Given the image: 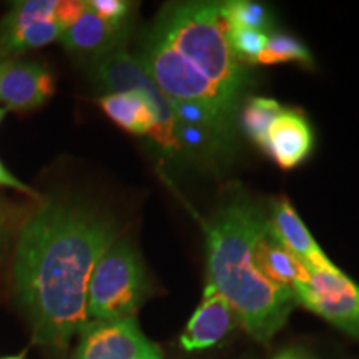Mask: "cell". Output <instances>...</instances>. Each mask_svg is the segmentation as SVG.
I'll use <instances>...</instances> for the list:
<instances>
[{
  "label": "cell",
  "instance_id": "cell-1",
  "mask_svg": "<svg viewBox=\"0 0 359 359\" xmlns=\"http://www.w3.org/2000/svg\"><path fill=\"white\" fill-rule=\"evenodd\" d=\"M115 241L111 219L65 200L43 201L24 223L13 259V291L35 344L64 351L83 330L90 276Z\"/></svg>",
  "mask_w": 359,
  "mask_h": 359
},
{
  "label": "cell",
  "instance_id": "cell-2",
  "mask_svg": "<svg viewBox=\"0 0 359 359\" xmlns=\"http://www.w3.org/2000/svg\"><path fill=\"white\" fill-rule=\"evenodd\" d=\"M205 228L206 288L230 303L255 339L268 343L298 304L293 288L268 280L255 264V246L269 231L268 217L246 198H235Z\"/></svg>",
  "mask_w": 359,
  "mask_h": 359
},
{
  "label": "cell",
  "instance_id": "cell-3",
  "mask_svg": "<svg viewBox=\"0 0 359 359\" xmlns=\"http://www.w3.org/2000/svg\"><path fill=\"white\" fill-rule=\"evenodd\" d=\"M154 27L236 110L248 75L228 42L219 4L168 6L161 11Z\"/></svg>",
  "mask_w": 359,
  "mask_h": 359
},
{
  "label": "cell",
  "instance_id": "cell-4",
  "mask_svg": "<svg viewBox=\"0 0 359 359\" xmlns=\"http://www.w3.org/2000/svg\"><path fill=\"white\" fill-rule=\"evenodd\" d=\"M147 271L128 241L116 240L93 268L87 293L88 321L132 318L148 294Z\"/></svg>",
  "mask_w": 359,
  "mask_h": 359
},
{
  "label": "cell",
  "instance_id": "cell-5",
  "mask_svg": "<svg viewBox=\"0 0 359 359\" xmlns=\"http://www.w3.org/2000/svg\"><path fill=\"white\" fill-rule=\"evenodd\" d=\"M137 60L170 102L196 105L226 127H233L235 110L190 62L175 50L173 45L155 27L145 34L142 55Z\"/></svg>",
  "mask_w": 359,
  "mask_h": 359
},
{
  "label": "cell",
  "instance_id": "cell-6",
  "mask_svg": "<svg viewBox=\"0 0 359 359\" xmlns=\"http://www.w3.org/2000/svg\"><path fill=\"white\" fill-rule=\"evenodd\" d=\"M298 304L359 339V286L341 271H309L293 286Z\"/></svg>",
  "mask_w": 359,
  "mask_h": 359
},
{
  "label": "cell",
  "instance_id": "cell-7",
  "mask_svg": "<svg viewBox=\"0 0 359 359\" xmlns=\"http://www.w3.org/2000/svg\"><path fill=\"white\" fill-rule=\"evenodd\" d=\"M72 359H163L161 349L138 326L137 318L88 321Z\"/></svg>",
  "mask_w": 359,
  "mask_h": 359
},
{
  "label": "cell",
  "instance_id": "cell-8",
  "mask_svg": "<svg viewBox=\"0 0 359 359\" xmlns=\"http://www.w3.org/2000/svg\"><path fill=\"white\" fill-rule=\"evenodd\" d=\"M55 92L50 70L37 62L0 60V103L8 110L39 109Z\"/></svg>",
  "mask_w": 359,
  "mask_h": 359
},
{
  "label": "cell",
  "instance_id": "cell-9",
  "mask_svg": "<svg viewBox=\"0 0 359 359\" xmlns=\"http://www.w3.org/2000/svg\"><path fill=\"white\" fill-rule=\"evenodd\" d=\"M269 219V233L283 248L288 250L299 259L308 271H333L336 266L323 253L320 245L314 241L311 233L304 226L299 215L286 198H280L273 205Z\"/></svg>",
  "mask_w": 359,
  "mask_h": 359
},
{
  "label": "cell",
  "instance_id": "cell-10",
  "mask_svg": "<svg viewBox=\"0 0 359 359\" xmlns=\"http://www.w3.org/2000/svg\"><path fill=\"white\" fill-rule=\"evenodd\" d=\"M236 320L230 303L215 290L205 288L200 306L180 336V344L185 351L212 348L231 333Z\"/></svg>",
  "mask_w": 359,
  "mask_h": 359
},
{
  "label": "cell",
  "instance_id": "cell-11",
  "mask_svg": "<svg viewBox=\"0 0 359 359\" xmlns=\"http://www.w3.org/2000/svg\"><path fill=\"white\" fill-rule=\"evenodd\" d=\"M313 148V132L304 115L283 110L269 128L263 150L278 167L291 170L302 165Z\"/></svg>",
  "mask_w": 359,
  "mask_h": 359
},
{
  "label": "cell",
  "instance_id": "cell-12",
  "mask_svg": "<svg viewBox=\"0 0 359 359\" xmlns=\"http://www.w3.org/2000/svg\"><path fill=\"white\" fill-rule=\"evenodd\" d=\"M125 34H127V27H115L102 20L87 6L83 15L74 25L64 30L60 42L72 53L98 58L105 53L118 50V45Z\"/></svg>",
  "mask_w": 359,
  "mask_h": 359
},
{
  "label": "cell",
  "instance_id": "cell-13",
  "mask_svg": "<svg viewBox=\"0 0 359 359\" xmlns=\"http://www.w3.org/2000/svg\"><path fill=\"white\" fill-rule=\"evenodd\" d=\"M64 29L53 19H43L25 24L0 22V60H8L34 48L60 40Z\"/></svg>",
  "mask_w": 359,
  "mask_h": 359
},
{
  "label": "cell",
  "instance_id": "cell-14",
  "mask_svg": "<svg viewBox=\"0 0 359 359\" xmlns=\"http://www.w3.org/2000/svg\"><path fill=\"white\" fill-rule=\"evenodd\" d=\"M253 257L259 271L276 285L293 288L294 285L306 280L309 275L306 266L299 259H296L288 250L283 248L269 231L255 246Z\"/></svg>",
  "mask_w": 359,
  "mask_h": 359
},
{
  "label": "cell",
  "instance_id": "cell-15",
  "mask_svg": "<svg viewBox=\"0 0 359 359\" xmlns=\"http://www.w3.org/2000/svg\"><path fill=\"white\" fill-rule=\"evenodd\" d=\"M283 110L285 109L273 98H250L241 110V127H243L246 137L263 148L269 128Z\"/></svg>",
  "mask_w": 359,
  "mask_h": 359
},
{
  "label": "cell",
  "instance_id": "cell-16",
  "mask_svg": "<svg viewBox=\"0 0 359 359\" xmlns=\"http://www.w3.org/2000/svg\"><path fill=\"white\" fill-rule=\"evenodd\" d=\"M219 7H222V17L226 29H248L264 32L271 24L268 8L262 4L235 0V2L219 4Z\"/></svg>",
  "mask_w": 359,
  "mask_h": 359
},
{
  "label": "cell",
  "instance_id": "cell-17",
  "mask_svg": "<svg viewBox=\"0 0 359 359\" xmlns=\"http://www.w3.org/2000/svg\"><path fill=\"white\" fill-rule=\"evenodd\" d=\"M285 62H302L309 65L313 62L311 52L304 45L288 34L268 35L266 48L258 57L257 64L275 65Z\"/></svg>",
  "mask_w": 359,
  "mask_h": 359
},
{
  "label": "cell",
  "instance_id": "cell-18",
  "mask_svg": "<svg viewBox=\"0 0 359 359\" xmlns=\"http://www.w3.org/2000/svg\"><path fill=\"white\" fill-rule=\"evenodd\" d=\"M226 35L233 53L241 64H245V62L257 64L258 57L262 55L268 43V34L259 32V30L226 29Z\"/></svg>",
  "mask_w": 359,
  "mask_h": 359
},
{
  "label": "cell",
  "instance_id": "cell-19",
  "mask_svg": "<svg viewBox=\"0 0 359 359\" xmlns=\"http://www.w3.org/2000/svg\"><path fill=\"white\" fill-rule=\"evenodd\" d=\"M87 6L100 17L115 27H127L132 12V4L125 0H90Z\"/></svg>",
  "mask_w": 359,
  "mask_h": 359
},
{
  "label": "cell",
  "instance_id": "cell-20",
  "mask_svg": "<svg viewBox=\"0 0 359 359\" xmlns=\"http://www.w3.org/2000/svg\"><path fill=\"white\" fill-rule=\"evenodd\" d=\"M85 11H87V2H80V0H57L53 19H55L62 29L67 30L83 15Z\"/></svg>",
  "mask_w": 359,
  "mask_h": 359
},
{
  "label": "cell",
  "instance_id": "cell-21",
  "mask_svg": "<svg viewBox=\"0 0 359 359\" xmlns=\"http://www.w3.org/2000/svg\"><path fill=\"white\" fill-rule=\"evenodd\" d=\"M0 187L13 188V190H19V191L24 193V195L32 196V198H35V200H42V196H40L37 191H34L29 185H25L22 180L13 177V175L7 170L6 165L2 163V160H0Z\"/></svg>",
  "mask_w": 359,
  "mask_h": 359
},
{
  "label": "cell",
  "instance_id": "cell-22",
  "mask_svg": "<svg viewBox=\"0 0 359 359\" xmlns=\"http://www.w3.org/2000/svg\"><path fill=\"white\" fill-rule=\"evenodd\" d=\"M275 359H309L308 356H304V354L298 353V351H283L278 354Z\"/></svg>",
  "mask_w": 359,
  "mask_h": 359
},
{
  "label": "cell",
  "instance_id": "cell-23",
  "mask_svg": "<svg viewBox=\"0 0 359 359\" xmlns=\"http://www.w3.org/2000/svg\"><path fill=\"white\" fill-rule=\"evenodd\" d=\"M25 358V353H20V354H15V356H7L4 359H24Z\"/></svg>",
  "mask_w": 359,
  "mask_h": 359
},
{
  "label": "cell",
  "instance_id": "cell-24",
  "mask_svg": "<svg viewBox=\"0 0 359 359\" xmlns=\"http://www.w3.org/2000/svg\"><path fill=\"white\" fill-rule=\"evenodd\" d=\"M2 233H4V222L2 218H0V236H2Z\"/></svg>",
  "mask_w": 359,
  "mask_h": 359
},
{
  "label": "cell",
  "instance_id": "cell-25",
  "mask_svg": "<svg viewBox=\"0 0 359 359\" xmlns=\"http://www.w3.org/2000/svg\"><path fill=\"white\" fill-rule=\"evenodd\" d=\"M2 118H4V109H0V122H2Z\"/></svg>",
  "mask_w": 359,
  "mask_h": 359
}]
</instances>
